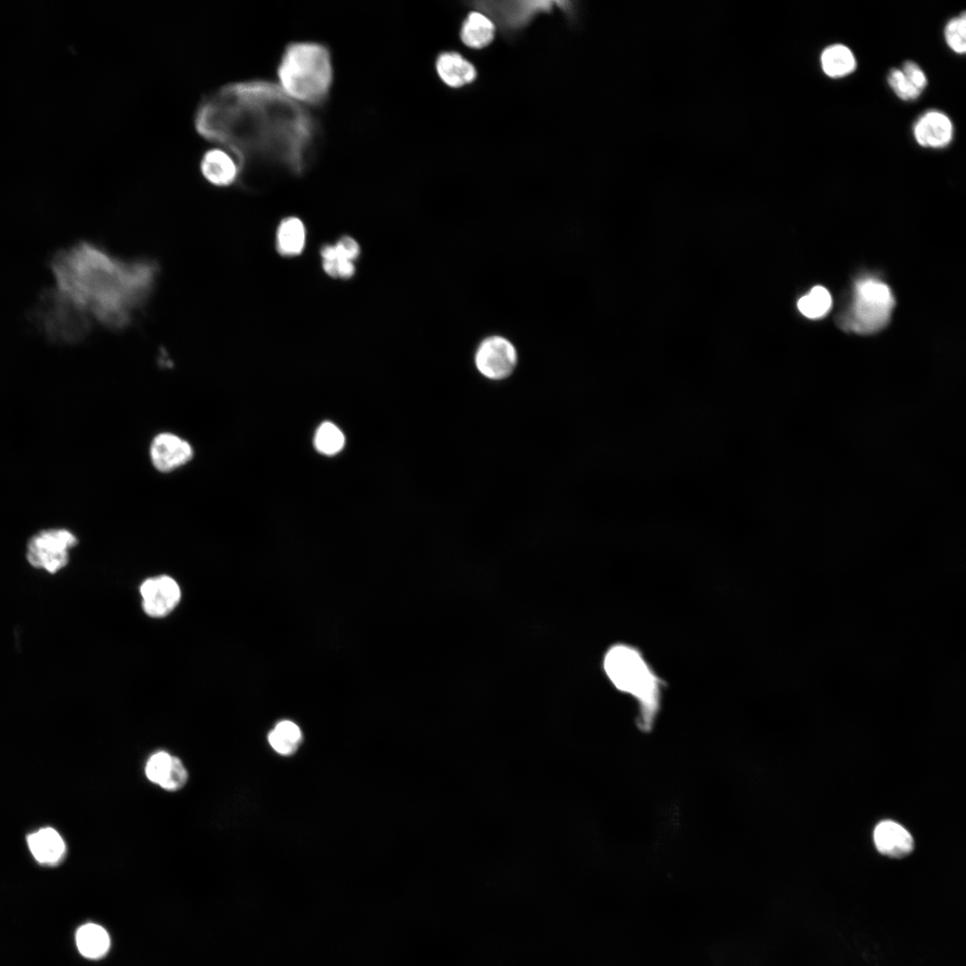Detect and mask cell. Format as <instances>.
<instances>
[{
	"label": "cell",
	"instance_id": "cell-3",
	"mask_svg": "<svg viewBox=\"0 0 966 966\" xmlns=\"http://www.w3.org/2000/svg\"><path fill=\"white\" fill-rule=\"evenodd\" d=\"M603 667L615 689L637 703L639 724L650 728L660 709L665 682L642 652L630 644H614L606 651Z\"/></svg>",
	"mask_w": 966,
	"mask_h": 966
},
{
	"label": "cell",
	"instance_id": "cell-10",
	"mask_svg": "<svg viewBox=\"0 0 966 966\" xmlns=\"http://www.w3.org/2000/svg\"><path fill=\"white\" fill-rule=\"evenodd\" d=\"M142 607L151 617L168 615L180 603L182 591L178 582L168 575L145 580L140 588Z\"/></svg>",
	"mask_w": 966,
	"mask_h": 966
},
{
	"label": "cell",
	"instance_id": "cell-8",
	"mask_svg": "<svg viewBox=\"0 0 966 966\" xmlns=\"http://www.w3.org/2000/svg\"><path fill=\"white\" fill-rule=\"evenodd\" d=\"M77 545L76 535L67 529L42 530L29 539L26 559L35 569L55 573L68 564L70 551Z\"/></svg>",
	"mask_w": 966,
	"mask_h": 966
},
{
	"label": "cell",
	"instance_id": "cell-19",
	"mask_svg": "<svg viewBox=\"0 0 966 966\" xmlns=\"http://www.w3.org/2000/svg\"><path fill=\"white\" fill-rule=\"evenodd\" d=\"M75 943L82 956L88 959H99L107 953L110 937L100 925L86 923L77 929Z\"/></svg>",
	"mask_w": 966,
	"mask_h": 966
},
{
	"label": "cell",
	"instance_id": "cell-12",
	"mask_svg": "<svg viewBox=\"0 0 966 966\" xmlns=\"http://www.w3.org/2000/svg\"><path fill=\"white\" fill-rule=\"evenodd\" d=\"M912 131L919 146L943 148L952 141L953 127L952 121L945 113L929 110L915 122Z\"/></svg>",
	"mask_w": 966,
	"mask_h": 966
},
{
	"label": "cell",
	"instance_id": "cell-2",
	"mask_svg": "<svg viewBox=\"0 0 966 966\" xmlns=\"http://www.w3.org/2000/svg\"><path fill=\"white\" fill-rule=\"evenodd\" d=\"M50 269L56 290L94 323L114 330L128 326L145 306L159 273L154 260H125L89 242L59 250Z\"/></svg>",
	"mask_w": 966,
	"mask_h": 966
},
{
	"label": "cell",
	"instance_id": "cell-4",
	"mask_svg": "<svg viewBox=\"0 0 966 966\" xmlns=\"http://www.w3.org/2000/svg\"><path fill=\"white\" fill-rule=\"evenodd\" d=\"M280 88L296 102L316 104L328 94L332 64L328 50L320 44L293 43L287 47L278 67Z\"/></svg>",
	"mask_w": 966,
	"mask_h": 966
},
{
	"label": "cell",
	"instance_id": "cell-26",
	"mask_svg": "<svg viewBox=\"0 0 966 966\" xmlns=\"http://www.w3.org/2000/svg\"><path fill=\"white\" fill-rule=\"evenodd\" d=\"M887 82L894 94L902 100L917 99L922 93L905 76L901 69L894 68L887 75Z\"/></svg>",
	"mask_w": 966,
	"mask_h": 966
},
{
	"label": "cell",
	"instance_id": "cell-11",
	"mask_svg": "<svg viewBox=\"0 0 966 966\" xmlns=\"http://www.w3.org/2000/svg\"><path fill=\"white\" fill-rule=\"evenodd\" d=\"M153 466L161 472L173 471L189 462L193 457L191 444L181 436L163 432L157 435L149 448Z\"/></svg>",
	"mask_w": 966,
	"mask_h": 966
},
{
	"label": "cell",
	"instance_id": "cell-20",
	"mask_svg": "<svg viewBox=\"0 0 966 966\" xmlns=\"http://www.w3.org/2000/svg\"><path fill=\"white\" fill-rule=\"evenodd\" d=\"M820 65L826 76L838 79L851 74L856 69L857 62L849 47L834 44L822 51Z\"/></svg>",
	"mask_w": 966,
	"mask_h": 966
},
{
	"label": "cell",
	"instance_id": "cell-17",
	"mask_svg": "<svg viewBox=\"0 0 966 966\" xmlns=\"http://www.w3.org/2000/svg\"><path fill=\"white\" fill-rule=\"evenodd\" d=\"M436 68L440 79L452 88L470 84L477 77V70L473 64L453 51L441 53L437 56Z\"/></svg>",
	"mask_w": 966,
	"mask_h": 966
},
{
	"label": "cell",
	"instance_id": "cell-28",
	"mask_svg": "<svg viewBox=\"0 0 966 966\" xmlns=\"http://www.w3.org/2000/svg\"><path fill=\"white\" fill-rule=\"evenodd\" d=\"M187 779L188 773L184 765L180 758L173 757L169 771L159 786L170 792L178 791L184 786Z\"/></svg>",
	"mask_w": 966,
	"mask_h": 966
},
{
	"label": "cell",
	"instance_id": "cell-6",
	"mask_svg": "<svg viewBox=\"0 0 966 966\" xmlns=\"http://www.w3.org/2000/svg\"><path fill=\"white\" fill-rule=\"evenodd\" d=\"M467 4L485 14L507 39L521 32L538 15L550 13L555 8L563 11L570 20L575 16L574 3L570 1H470Z\"/></svg>",
	"mask_w": 966,
	"mask_h": 966
},
{
	"label": "cell",
	"instance_id": "cell-21",
	"mask_svg": "<svg viewBox=\"0 0 966 966\" xmlns=\"http://www.w3.org/2000/svg\"><path fill=\"white\" fill-rule=\"evenodd\" d=\"M305 245V228L297 217L284 219L277 229L276 247L284 256H295L301 252Z\"/></svg>",
	"mask_w": 966,
	"mask_h": 966
},
{
	"label": "cell",
	"instance_id": "cell-24",
	"mask_svg": "<svg viewBox=\"0 0 966 966\" xmlns=\"http://www.w3.org/2000/svg\"><path fill=\"white\" fill-rule=\"evenodd\" d=\"M343 444L344 436L334 424L325 422L318 428L315 445L319 452L334 454L342 449Z\"/></svg>",
	"mask_w": 966,
	"mask_h": 966
},
{
	"label": "cell",
	"instance_id": "cell-1",
	"mask_svg": "<svg viewBox=\"0 0 966 966\" xmlns=\"http://www.w3.org/2000/svg\"><path fill=\"white\" fill-rule=\"evenodd\" d=\"M195 127L234 155L239 174L255 164L300 172L314 136L309 114L280 87L267 81L230 84L205 100Z\"/></svg>",
	"mask_w": 966,
	"mask_h": 966
},
{
	"label": "cell",
	"instance_id": "cell-14",
	"mask_svg": "<svg viewBox=\"0 0 966 966\" xmlns=\"http://www.w3.org/2000/svg\"><path fill=\"white\" fill-rule=\"evenodd\" d=\"M359 253L358 243L351 237H343L335 246L322 248L323 268L330 276L349 278L354 274L352 261Z\"/></svg>",
	"mask_w": 966,
	"mask_h": 966
},
{
	"label": "cell",
	"instance_id": "cell-16",
	"mask_svg": "<svg viewBox=\"0 0 966 966\" xmlns=\"http://www.w3.org/2000/svg\"><path fill=\"white\" fill-rule=\"evenodd\" d=\"M205 179L215 186H229L239 176V168L233 157L222 148L206 152L200 163Z\"/></svg>",
	"mask_w": 966,
	"mask_h": 966
},
{
	"label": "cell",
	"instance_id": "cell-23",
	"mask_svg": "<svg viewBox=\"0 0 966 966\" xmlns=\"http://www.w3.org/2000/svg\"><path fill=\"white\" fill-rule=\"evenodd\" d=\"M831 305L832 298L829 292L820 285L813 287L797 303L801 313L809 318L824 317L829 311Z\"/></svg>",
	"mask_w": 966,
	"mask_h": 966
},
{
	"label": "cell",
	"instance_id": "cell-13",
	"mask_svg": "<svg viewBox=\"0 0 966 966\" xmlns=\"http://www.w3.org/2000/svg\"><path fill=\"white\" fill-rule=\"evenodd\" d=\"M26 840L32 857L40 865L55 866L64 859L65 842L53 827H41L29 834Z\"/></svg>",
	"mask_w": 966,
	"mask_h": 966
},
{
	"label": "cell",
	"instance_id": "cell-9",
	"mask_svg": "<svg viewBox=\"0 0 966 966\" xmlns=\"http://www.w3.org/2000/svg\"><path fill=\"white\" fill-rule=\"evenodd\" d=\"M517 353L513 343L502 336H490L479 344L475 353L478 370L494 380L507 377L514 369Z\"/></svg>",
	"mask_w": 966,
	"mask_h": 966
},
{
	"label": "cell",
	"instance_id": "cell-27",
	"mask_svg": "<svg viewBox=\"0 0 966 966\" xmlns=\"http://www.w3.org/2000/svg\"><path fill=\"white\" fill-rule=\"evenodd\" d=\"M172 758L173 756L165 751H158L153 754L148 758L145 767V774L148 779L150 782L160 785L169 771Z\"/></svg>",
	"mask_w": 966,
	"mask_h": 966
},
{
	"label": "cell",
	"instance_id": "cell-15",
	"mask_svg": "<svg viewBox=\"0 0 966 966\" xmlns=\"http://www.w3.org/2000/svg\"><path fill=\"white\" fill-rule=\"evenodd\" d=\"M874 842L877 851L892 858H902L913 849L911 834L900 824L884 820L874 830Z\"/></svg>",
	"mask_w": 966,
	"mask_h": 966
},
{
	"label": "cell",
	"instance_id": "cell-18",
	"mask_svg": "<svg viewBox=\"0 0 966 966\" xmlns=\"http://www.w3.org/2000/svg\"><path fill=\"white\" fill-rule=\"evenodd\" d=\"M495 31L494 23L485 14L474 11L462 21L460 38L468 47L481 49L492 43Z\"/></svg>",
	"mask_w": 966,
	"mask_h": 966
},
{
	"label": "cell",
	"instance_id": "cell-29",
	"mask_svg": "<svg viewBox=\"0 0 966 966\" xmlns=\"http://www.w3.org/2000/svg\"><path fill=\"white\" fill-rule=\"evenodd\" d=\"M910 81L921 92L927 87L928 80L923 70L914 62L906 61L901 69Z\"/></svg>",
	"mask_w": 966,
	"mask_h": 966
},
{
	"label": "cell",
	"instance_id": "cell-7",
	"mask_svg": "<svg viewBox=\"0 0 966 966\" xmlns=\"http://www.w3.org/2000/svg\"><path fill=\"white\" fill-rule=\"evenodd\" d=\"M894 298L888 285L872 278L861 280L855 287L854 301L846 322L858 334H871L889 322Z\"/></svg>",
	"mask_w": 966,
	"mask_h": 966
},
{
	"label": "cell",
	"instance_id": "cell-5",
	"mask_svg": "<svg viewBox=\"0 0 966 966\" xmlns=\"http://www.w3.org/2000/svg\"><path fill=\"white\" fill-rule=\"evenodd\" d=\"M37 329L55 343L72 344L90 332L93 320L54 286L43 292L32 314Z\"/></svg>",
	"mask_w": 966,
	"mask_h": 966
},
{
	"label": "cell",
	"instance_id": "cell-22",
	"mask_svg": "<svg viewBox=\"0 0 966 966\" xmlns=\"http://www.w3.org/2000/svg\"><path fill=\"white\" fill-rule=\"evenodd\" d=\"M301 733L297 724L291 721L279 722L268 734L272 748L282 755L293 753L301 743Z\"/></svg>",
	"mask_w": 966,
	"mask_h": 966
},
{
	"label": "cell",
	"instance_id": "cell-25",
	"mask_svg": "<svg viewBox=\"0 0 966 966\" xmlns=\"http://www.w3.org/2000/svg\"><path fill=\"white\" fill-rule=\"evenodd\" d=\"M945 39L948 47L956 54L966 51V19L965 13L950 20L945 28Z\"/></svg>",
	"mask_w": 966,
	"mask_h": 966
}]
</instances>
